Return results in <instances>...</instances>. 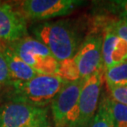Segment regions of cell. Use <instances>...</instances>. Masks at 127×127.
I'll return each instance as SVG.
<instances>
[{
	"label": "cell",
	"mask_w": 127,
	"mask_h": 127,
	"mask_svg": "<svg viewBox=\"0 0 127 127\" xmlns=\"http://www.w3.org/2000/svg\"><path fill=\"white\" fill-rule=\"evenodd\" d=\"M55 75L65 82H73L81 79L79 72L73 58L59 62V67Z\"/></svg>",
	"instance_id": "cell-15"
},
{
	"label": "cell",
	"mask_w": 127,
	"mask_h": 127,
	"mask_svg": "<svg viewBox=\"0 0 127 127\" xmlns=\"http://www.w3.org/2000/svg\"><path fill=\"white\" fill-rule=\"evenodd\" d=\"M34 127H53V126H51V124L50 123L49 119H46L45 121H42L41 123L38 124L37 126H34Z\"/></svg>",
	"instance_id": "cell-20"
},
{
	"label": "cell",
	"mask_w": 127,
	"mask_h": 127,
	"mask_svg": "<svg viewBox=\"0 0 127 127\" xmlns=\"http://www.w3.org/2000/svg\"><path fill=\"white\" fill-rule=\"evenodd\" d=\"M12 83V78L6 60L0 50V88L7 87Z\"/></svg>",
	"instance_id": "cell-17"
},
{
	"label": "cell",
	"mask_w": 127,
	"mask_h": 127,
	"mask_svg": "<svg viewBox=\"0 0 127 127\" xmlns=\"http://www.w3.org/2000/svg\"><path fill=\"white\" fill-rule=\"evenodd\" d=\"M104 78L108 88L127 86V60L104 70Z\"/></svg>",
	"instance_id": "cell-12"
},
{
	"label": "cell",
	"mask_w": 127,
	"mask_h": 127,
	"mask_svg": "<svg viewBox=\"0 0 127 127\" xmlns=\"http://www.w3.org/2000/svg\"><path fill=\"white\" fill-rule=\"evenodd\" d=\"M110 109L113 127H127V106L111 97H106Z\"/></svg>",
	"instance_id": "cell-14"
},
{
	"label": "cell",
	"mask_w": 127,
	"mask_h": 127,
	"mask_svg": "<svg viewBox=\"0 0 127 127\" xmlns=\"http://www.w3.org/2000/svg\"><path fill=\"white\" fill-rule=\"evenodd\" d=\"M48 109L12 101L0 106V127H34L48 119Z\"/></svg>",
	"instance_id": "cell-6"
},
{
	"label": "cell",
	"mask_w": 127,
	"mask_h": 127,
	"mask_svg": "<svg viewBox=\"0 0 127 127\" xmlns=\"http://www.w3.org/2000/svg\"><path fill=\"white\" fill-rule=\"evenodd\" d=\"M0 50L6 60L12 81H27L38 74L17 55L9 44L0 43Z\"/></svg>",
	"instance_id": "cell-11"
},
{
	"label": "cell",
	"mask_w": 127,
	"mask_h": 127,
	"mask_svg": "<svg viewBox=\"0 0 127 127\" xmlns=\"http://www.w3.org/2000/svg\"><path fill=\"white\" fill-rule=\"evenodd\" d=\"M88 127H113L112 118L106 97H104L99 103L97 111Z\"/></svg>",
	"instance_id": "cell-13"
},
{
	"label": "cell",
	"mask_w": 127,
	"mask_h": 127,
	"mask_svg": "<svg viewBox=\"0 0 127 127\" xmlns=\"http://www.w3.org/2000/svg\"><path fill=\"white\" fill-rule=\"evenodd\" d=\"M35 38L43 43L58 62L73 58L83 41L75 24L69 20L46 22L32 28Z\"/></svg>",
	"instance_id": "cell-1"
},
{
	"label": "cell",
	"mask_w": 127,
	"mask_h": 127,
	"mask_svg": "<svg viewBox=\"0 0 127 127\" xmlns=\"http://www.w3.org/2000/svg\"><path fill=\"white\" fill-rule=\"evenodd\" d=\"M114 4L120 11V19L127 24V1H116Z\"/></svg>",
	"instance_id": "cell-19"
},
{
	"label": "cell",
	"mask_w": 127,
	"mask_h": 127,
	"mask_svg": "<svg viewBox=\"0 0 127 127\" xmlns=\"http://www.w3.org/2000/svg\"><path fill=\"white\" fill-rule=\"evenodd\" d=\"M81 2L77 0H24L13 7L26 21H41L70 14Z\"/></svg>",
	"instance_id": "cell-5"
},
{
	"label": "cell",
	"mask_w": 127,
	"mask_h": 127,
	"mask_svg": "<svg viewBox=\"0 0 127 127\" xmlns=\"http://www.w3.org/2000/svg\"><path fill=\"white\" fill-rule=\"evenodd\" d=\"M127 60V42L111 31H105L102 40L104 70Z\"/></svg>",
	"instance_id": "cell-10"
},
{
	"label": "cell",
	"mask_w": 127,
	"mask_h": 127,
	"mask_svg": "<svg viewBox=\"0 0 127 127\" xmlns=\"http://www.w3.org/2000/svg\"><path fill=\"white\" fill-rule=\"evenodd\" d=\"M105 31H111L114 32L119 37L122 38L127 42V24L122 20L119 19L108 22L106 25Z\"/></svg>",
	"instance_id": "cell-16"
},
{
	"label": "cell",
	"mask_w": 127,
	"mask_h": 127,
	"mask_svg": "<svg viewBox=\"0 0 127 127\" xmlns=\"http://www.w3.org/2000/svg\"><path fill=\"white\" fill-rule=\"evenodd\" d=\"M64 83L55 75L38 73L27 81H12L7 86V97L12 101L45 107L51 104Z\"/></svg>",
	"instance_id": "cell-2"
},
{
	"label": "cell",
	"mask_w": 127,
	"mask_h": 127,
	"mask_svg": "<svg viewBox=\"0 0 127 127\" xmlns=\"http://www.w3.org/2000/svg\"><path fill=\"white\" fill-rule=\"evenodd\" d=\"M104 78V68L87 78L68 127H88L93 121L100 103V94Z\"/></svg>",
	"instance_id": "cell-4"
},
{
	"label": "cell",
	"mask_w": 127,
	"mask_h": 127,
	"mask_svg": "<svg viewBox=\"0 0 127 127\" xmlns=\"http://www.w3.org/2000/svg\"><path fill=\"white\" fill-rule=\"evenodd\" d=\"M86 78L65 82L50 104L55 127H68Z\"/></svg>",
	"instance_id": "cell-7"
},
{
	"label": "cell",
	"mask_w": 127,
	"mask_h": 127,
	"mask_svg": "<svg viewBox=\"0 0 127 127\" xmlns=\"http://www.w3.org/2000/svg\"><path fill=\"white\" fill-rule=\"evenodd\" d=\"M111 98L127 106V86L124 87H109Z\"/></svg>",
	"instance_id": "cell-18"
},
{
	"label": "cell",
	"mask_w": 127,
	"mask_h": 127,
	"mask_svg": "<svg viewBox=\"0 0 127 127\" xmlns=\"http://www.w3.org/2000/svg\"><path fill=\"white\" fill-rule=\"evenodd\" d=\"M27 35V21L13 5L0 1V43L17 41Z\"/></svg>",
	"instance_id": "cell-9"
},
{
	"label": "cell",
	"mask_w": 127,
	"mask_h": 127,
	"mask_svg": "<svg viewBox=\"0 0 127 127\" xmlns=\"http://www.w3.org/2000/svg\"><path fill=\"white\" fill-rule=\"evenodd\" d=\"M12 49L30 67L42 74L55 75L59 62L45 45L31 36H25L9 43Z\"/></svg>",
	"instance_id": "cell-3"
},
{
	"label": "cell",
	"mask_w": 127,
	"mask_h": 127,
	"mask_svg": "<svg viewBox=\"0 0 127 127\" xmlns=\"http://www.w3.org/2000/svg\"><path fill=\"white\" fill-rule=\"evenodd\" d=\"M103 35L93 32L83 40L79 49L73 57L81 78H87L103 68Z\"/></svg>",
	"instance_id": "cell-8"
}]
</instances>
